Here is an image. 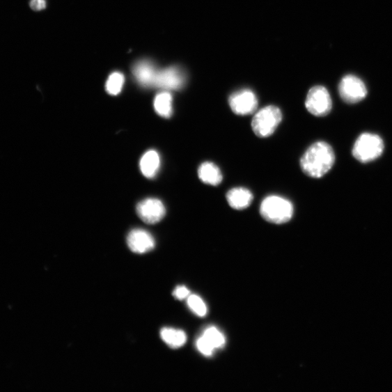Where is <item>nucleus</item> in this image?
I'll use <instances>...</instances> for the list:
<instances>
[{"instance_id": "nucleus-1", "label": "nucleus", "mask_w": 392, "mask_h": 392, "mask_svg": "<svg viewBox=\"0 0 392 392\" xmlns=\"http://www.w3.org/2000/svg\"><path fill=\"white\" fill-rule=\"evenodd\" d=\"M334 163L332 147L326 142L319 141L305 151L300 160V167L306 175L320 178L330 171Z\"/></svg>"}, {"instance_id": "nucleus-2", "label": "nucleus", "mask_w": 392, "mask_h": 392, "mask_svg": "<svg viewBox=\"0 0 392 392\" xmlns=\"http://www.w3.org/2000/svg\"><path fill=\"white\" fill-rule=\"evenodd\" d=\"M295 208L288 199L280 196H267L261 203L260 212L264 219L274 224H284L292 219Z\"/></svg>"}, {"instance_id": "nucleus-3", "label": "nucleus", "mask_w": 392, "mask_h": 392, "mask_svg": "<svg viewBox=\"0 0 392 392\" xmlns=\"http://www.w3.org/2000/svg\"><path fill=\"white\" fill-rule=\"evenodd\" d=\"M283 118L282 112L275 106H268L253 116L251 127L256 135L260 138H268L274 134Z\"/></svg>"}, {"instance_id": "nucleus-4", "label": "nucleus", "mask_w": 392, "mask_h": 392, "mask_svg": "<svg viewBox=\"0 0 392 392\" xmlns=\"http://www.w3.org/2000/svg\"><path fill=\"white\" fill-rule=\"evenodd\" d=\"M383 140L379 135L363 133L356 141L353 149V157L362 163H368L379 158L384 151Z\"/></svg>"}, {"instance_id": "nucleus-5", "label": "nucleus", "mask_w": 392, "mask_h": 392, "mask_svg": "<svg viewBox=\"0 0 392 392\" xmlns=\"http://www.w3.org/2000/svg\"><path fill=\"white\" fill-rule=\"evenodd\" d=\"M305 106L313 115L318 117L327 116L332 109V100L327 88L315 86L306 96Z\"/></svg>"}, {"instance_id": "nucleus-6", "label": "nucleus", "mask_w": 392, "mask_h": 392, "mask_svg": "<svg viewBox=\"0 0 392 392\" xmlns=\"http://www.w3.org/2000/svg\"><path fill=\"white\" fill-rule=\"evenodd\" d=\"M186 76L180 68L168 67L167 69L157 71L152 88L164 91H180L185 84Z\"/></svg>"}, {"instance_id": "nucleus-7", "label": "nucleus", "mask_w": 392, "mask_h": 392, "mask_svg": "<svg viewBox=\"0 0 392 392\" xmlns=\"http://www.w3.org/2000/svg\"><path fill=\"white\" fill-rule=\"evenodd\" d=\"M338 91L345 103L350 104L359 103L368 94L364 82L353 75H347L340 81Z\"/></svg>"}, {"instance_id": "nucleus-8", "label": "nucleus", "mask_w": 392, "mask_h": 392, "mask_svg": "<svg viewBox=\"0 0 392 392\" xmlns=\"http://www.w3.org/2000/svg\"><path fill=\"white\" fill-rule=\"evenodd\" d=\"M229 105L234 113L246 116L253 113L258 107V99L250 90H242L232 94Z\"/></svg>"}, {"instance_id": "nucleus-9", "label": "nucleus", "mask_w": 392, "mask_h": 392, "mask_svg": "<svg viewBox=\"0 0 392 392\" xmlns=\"http://www.w3.org/2000/svg\"><path fill=\"white\" fill-rule=\"evenodd\" d=\"M137 212L140 218L148 224H156L164 217L166 209L164 203L157 198H147L138 204Z\"/></svg>"}, {"instance_id": "nucleus-10", "label": "nucleus", "mask_w": 392, "mask_h": 392, "mask_svg": "<svg viewBox=\"0 0 392 392\" xmlns=\"http://www.w3.org/2000/svg\"><path fill=\"white\" fill-rule=\"evenodd\" d=\"M127 245L134 253H145L155 249V240L149 232L143 229H135L127 236Z\"/></svg>"}, {"instance_id": "nucleus-11", "label": "nucleus", "mask_w": 392, "mask_h": 392, "mask_svg": "<svg viewBox=\"0 0 392 392\" xmlns=\"http://www.w3.org/2000/svg\"><path fill=\"white\" fill-rule=\"evenodd\" d=\"M157 71L155 64L148 60L139 61L132 68L134 79L141 86L146 88H152Z\"/></svg>"}, {"instance_id": "nucleus-12", "label": "nucleus", "mask_w": 392, "mask_h": 392, "mask_svg": "<svg viewBox=\"0 0 392 392\" xmlns=\"http://www.w3.org/2000/svg\"><path fill=\"white\" fill-rule=\"evenodd\" d=\"M226 198L233 209L244 210L251 205L253 196L249 189L240 187L230 190L226 195Z\"/></svg>"}, {"instance_id": "nucleus-13", "label": "nucleus", "mask_w": 392, "mask_h": 392, "mask_svg": "<svg viewBox=\"0 0 392 392\" xmlns=\"http://www.w3.org/2000/svg\"><path fill=\"white\" fill-rule=\"evenodd\" d=\"M198 175L201 182L212 186L219 185L224 180L220 168L210 162H206L200 165Z\"/></svg>"}, {"instance_id": "nucleus-14", "label": "nucleus", "mask_w": 392, "mask_h": 392, "mask_svg": "<svg viewBox=\"0 0 392 392\" xmlns=\"http://www.w3.org/2000/svg\"><path fill=\"white\" fill-rule=\"evenodd\" d=\"M161 164L160 157L156 150H149L145 153L140 162L143 175L147 178H155L159 172Z\"/></svg>"}, {"instance_id": "nucleus-15", "label": "nucleus", "mask_w": 392, "mask_h": 392, "mask_svg": "<svg viewBox=\"0 0 392 392\" xmlns=\"http://www.w3.org/2000/svg\"><path fill=\"white\" fill-rule=\"evenodd\" d=\"M173 101L171 93L166 91L160 93L156 96L153 103L156 112L164 118L171 117L173 113Z\"/></svg>"}, {"instance_id": "nucleus-16", "label": "nucleus", "mask_w": 392, "mask_h": 392, "mask_svg": "<svg viewBox=\"0 0 392 392\" xmlns=\"http://www.w3.org/2000/svg\"><path fill=\"white\" fill-rule=\"evenodd\" d=\"M161 337L164 342L173 349L182 347L187 342L185 333L175 329H163L161 331Z\"/></svg>"}, {"instance_id": "nucleus-17", "label": "nucleus", "mask_w": 392, "mask_h": 392, "mask_svg": "<svg viewBox=\"0 0 392 392\" xmlns=\"http://www.w3.org/2000/svg\"><path fill=\"white\" fill-rule=\"evenodd\" d=\"M202 336L214 347L215 350L225 347L226 339L223 333L214 327H209L204 330Z\"/></svg>"}, {"instance_id": "nucleus-18", "label": "nucleus", "mask_w": 392, "mask_h": 392, "mask_svg": "<svg viewBox=\"0 0 392 392\" xmlns=\"http://www.w3.org/2000/svg\"><path fill=\"white\" fill-rule=\"evenodd\" d=\"M125 76L120 72L111 74L106 84V91L111 95H117L123 91L125 84Z\"/></svg>"}, {"instance_id": "nucleus-19", "label": "nucleus", "mask_w": 392, "mask_h": 392, "mask_svg": "<svg viewBox=\"0 0 392 392\" xmlns=\"http://www.w3.org/2000/svg\"><path fill=\"white\" fill-rule=\"evenodd\" d=\"M187 299L189 308L194 314L198 317H204L207 314V306L200 297L190 295Z\"/></svg>"}, {"instance_id": "nucleus-20", "label": "nucleus", "mask_w": 392, "mask_h": 392, "mask_svg": "<svg viewBox=\"0 0 392 392\" xmlns=\"http://www.w3.org/2000/svg\"><path fill=\"white\" fill-rule=\"evenodd\" d=\"M196 347L203 355L206 356H212L215 350L214 347L203 336L198 338Z\"/></svg>"}, {"instance_id": "nucleus-21", "label": "nucleus", "mask_w": 392, "mask_h": 392, "mask_svg": "<svg viewBox=\"0 0 392 392\" xmlns=\"http://www.w3.org/2000/svg\"><path fill=\"white\" fill-rule=\"evenodd\" d=\"M190 295L189 290L183 285L177 287L173 292V296L179 300L187 299Z\"/></svg>"}, {"instance_id": "nucleus-22", "label": "nucleus", "mask_w": 392, "mask_h": 392, "mask_svg": "<svg viewBox=\"0 0 392 392\" xmlns=\"http://www.w3.org/2000/svg\"><path fill=\"white\" fill-rule=\"evenodd\" d=\"M47 3L45 0H31L30 7L33 10L40 11L46 8Z\"/></svg>"}]
</instances>
